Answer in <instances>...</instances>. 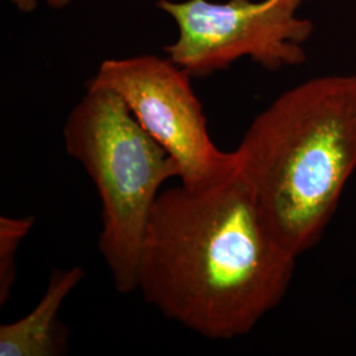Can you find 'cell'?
Listing matches in <instances>:
<instances>
[{
  "label": "cell",
  "mask_w": 356,
  "mask_h": 356,
  "mask_svg": "<svg viewBox=\"0 0 356 356\" xmlns=\"http://www.w3.org/2000/svg\"><path fill=\"white\" fill-rule=\"evenodd\" d=\"M297 259L268 226L238 161L209 186L163 189L141 245L138 291L165 318L229 341L280 305Z\"/></svg>",
  "instance_id": "6da1fadb"
},
{
  "label": "cell",
  "mask_w": 356,
  "mask_h": 356,
  "mask_svg": "<svg viewBox=\"0 0 356 356\" xmlns=\"http://www.w3.org/2000/svg\"><path fill=\"white\" fill-rule=\"evenodd\" d=\"M235 152L268 226L289 252L305 254L356 172V74L316 76L282 92Z\"/></svg>",
  "instance_id": "7a4b0ae2"
},
{
  "label": "cell",
  "mask_w": 356,
  "mask_h": 356,
  "mask_svg": "<svg viewBox=\"0 0 356 356\" xmlns=\"http://www.w3.org/2000/svg\"><path fill=\"white\" fill-rule=\"evenodd\" d=\"M66 153L91 178L99 201L98 248L119 293L138 291L144 235L176 161L141 127L114 91L86 88L64 126Z\"/></svg>",
  "instance_id": "3957f363"
},
{
  "label": "cell",
  "mask_w": 356,
  "mask_h": 356,
  "mask_svg": "<svg viewBox=\"0 0 356 356\" xmlns=\"http://www.w3.org/2000/svg\"><path fill=\"white\" fill-rule=\"evenodd\" d=\"M304 0H157L178 36L166 45L168 57L193 78L225 70L250 58L268 70L304 64L312 20L298 16Z\"/></svg>",
  "instance_id": "277c9868"
},
{
  "label": "cell",
  "mask_w": 356,
  "mask_h": 356,
  "mask_svg": "<svg viewBox=\"0 0 356 356\" xmlns=\"http://www.w3.org/2000/svg\"><path fill=\"white\" fill-rule=\"evenodd\" d=\"M191 78L169 57L140 54L104 60L86 88L118 94L141 127L176 161L178 182L197 189L229 176L238 166V156L214 144Z\"/></svg>",
  "instance_id": "5b68a950"
},
{
  "label": "cell",
  "mask_w": 356,
  "mask_h": 356,
  "mask_svg": "<svg viewBox=\"0 0 356 356\" xmlns=\"http://www.w3.org/2000/svg\"><path fill=\"white\" fill-rule=\"evenodd\" d=\"M85 275L78 266L54 269L38 305L26 317L0 326V356L65 355L69 332L58 314Z\"/></svg>",
  "instance_id": "8992f818"
},
{
  "label": "cell",
  "mask_w": 356,
  "mask_h": 356,
  "mask_svg": "<svg viewBox=\"0 0 356 356\" xmlns=\"http://www.w3.org/2000/svg\"><path fill=\"white\" fill-rule=\"evenodd\" d=\"M33 227V216H0V305L7 304L16 281L17 251Z\"/></svg>",
  "instance_id": "52a82bcc"
},
{
  "label": "cell",
  "mask_w": 356,
  "mask_h": 356,
  "mask_svg": "<svg viewBox=\"0 0 356 356\" xmlns=\"http://www.w3.org/2000/svg\"><path fill=\"white\" fill-rule=\"evenodd\" d=\"M10 1L17 8V11L26 13H33L38 8L40 1H44L54 10H63L72 3V0H10Z\"/></svg>",
  "instance_id": "ba28073f"
}]
</instances>
